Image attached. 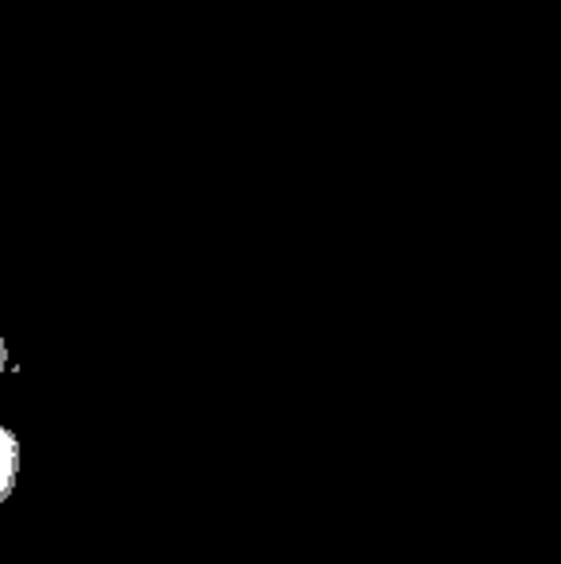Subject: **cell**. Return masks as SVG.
<instances>
[{
    "label": "cell",
    "instance_id": "obj_1",
    "mask_svg": "<svg viewBox=\"0 0 561 564\" xmlns=\"http://www.w3.org/2000/svg\"><path fill=\"white\" fill-rule=\"evenodd\" d=\"M15 480H20V442L8 426H0V499L12 496Z\"/></svg>",
    "mask_w": 561,
    "mask_h": 564
},
{
    "label": "cell",
    "instance_id": "obj_2",
    "mask_svg": "<svg viewBox=\"0 0 561 564\" xmlns=\"http://www.w3.org/2000/svg\"><path fill=\"white\" fill-rule=\"evenodd\" d=\"M0 372H8V354H4V341H0Z\"/></svg>",
    "mask_w": 561,
    "mask_h": 564
}]
</instances>
